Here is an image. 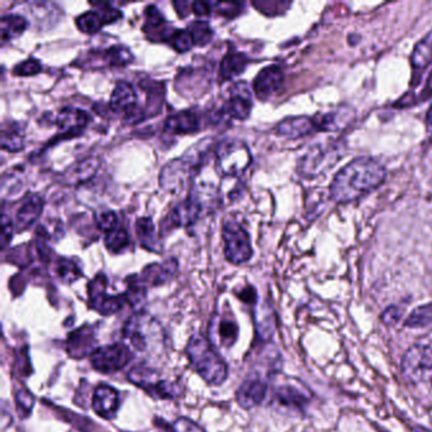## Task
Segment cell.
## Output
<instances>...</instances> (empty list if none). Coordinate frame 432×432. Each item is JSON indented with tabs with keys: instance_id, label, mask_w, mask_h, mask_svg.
I'll use <instances>...</instances> for the list:
<instances>
[{
	"instance_id": "6da1fadb",
	"label": "cell",
	"mask_w": 432,
	"mask_h": 432,
	"mask_svg": "<svg viewBox=\"0 0 432 432\" xmlns=\"http://www.w3.org/2000/svg\"><path fill=\"white\" fill-rule=\"evenodd\" d=\"M386 168L372 157H358L345 165L330 187V196L336 203H349L373 191L384 183Z\"/></svg>"
},
{
	"instance_id": "7a4b0ae2",
	"label": "cell",
	"mask_w": 432,
	"mask_h": 432,
	"mask_svg": "<svg viewBox=\"0 0 432 432\" xmlns=\"http://www.w3.org/2000/svg\"><path fill=\"white\" fill-rule=\"evenodd\" d=\"M190 365L208 384L220 386L227 378L229 369L215 345L202 335H194L187 345Z\"/></svg>"
},
{
	"instance_id": "3957f363",
	"label": "cell",
	"mask_w": 432,
	"mask_h": 432,
	"mask_svg": "<svg viewBox=\"0 0 432 432\" xmlns=\"http://www.w3.org/2000/svg\"><path fill=\"white\" fill-rule=\"evenodd\" d=\"M123 337L136 353L158 355L164 349V331L158 322L144 311L136 312L123 328Z\"/></svg>"
},
{
	"instance_id": "277c9868",
	"label": "cell",
	"mask_w": 432,
	"mask_h": 432,
	"mask_svg": "<svg viewBox=\"0 0 432 432\" xmlns=\"http://www.w3.org/2000/svg\"><path fill=\"white\" fill-rule=\"evenodd\" d=\"M342 156L344 149L339 141L314 144L301 157L298 163V174L307 179L318 177L332 169Z\"/></svg>"
},
{
	"instance_id": "5b68a950",
	"label": "cell",
	"mask_w": 432,
	"mask_h": 432,
	"mask_svg": "<svg viewBox=\"0 0 432 432\" xmlns=\"http://www.w3.org/2000/svg\"><path fill=\"white\" fill-rule=\"evenodd\" d=\"M400 370L403 378L413 386H432V347H410L402 359Z\"/></svg>"
},
{
	"instance_id": "8992f818",
	"label": "cell",
	"mask_w": 432,
	"mask_h": 432,
	"mask_svg": "<svg viewBox=\"0 0 432 432\" xmlns=\"http://www.w3.org/2000/svg\"><path fill=\"white\" fill-rule=\"evenodd\" d=\"M128 378L133 384L142 388L155 400H173L177 398L180 393L177 383L165 379L161 374L144 364H138L132 367Z\"/></svg>"
},
{
	"instance_id": "52a82bcc",
	"label": "cell",
	"mask_w": 432,
	"mask_h": 432,
	"mask_svg": "<svg viewBox=\"0 0 432 432\" xmlns=\"http://www.w3.org/2000/svg\"><path fill=\"white\" fill-rule=\"evenodd\" d=\"M251 164V154L246 144L229 140L218 144L216 150V168L223 177H240Z\"/></svg>"
},
{
	"instance_id": "ba28073f",
	"label": "cell",
	"mask_w": 432,
	"mask_h": 432,
	"mask_svg": "<svg viewBox=\"0 0 432 432\" xmlns=\"http://www.w3.org/2000/svg\"><path fill=\"white\" fill-rule=\"evenodd\" d=\"M222 238L224 243V256L232 264H243L252 257L254 250L251 246L248 231L241 223L234 218H229L223 222Z\"/></svg>"
},
{
	"instance_id": "9c48e42d",
	"label": "cell",
	"mask_w": 432,
	"mask_h": 432,
	"mask_svg": "<svg viewBox=\"0 0 432 432\" xmlns=\"http://www.w3.org/2000/svg\"><path fill=\"white\" fill-rule=\"evenodd\" d=\"M252 92L246 81H237L231 86L229 93V99L223 104L222 109L220 111V118L223 119H236V121H245L248 119L252 109Z\"/></svg>"
},
{
	"instance_id": "30bf717a",
	"label": "cell",
	"mask_w": 432,
	"mask_h": 432,
	"mask_svg": "<svg viewBox=\"0 0 432 432\" xmlns=\"http://www.w3.org/2000/svg\"><path fill=\"white\" fill-rule=\"evenodd\" d=\"M90 358L95 370L108 374L123 369L133 359V353L125 344H113L99 347Z\"/></svg>"
},
{
	"instance_id": "8fae6325",
	"label": "cell",
	"mask_w": 432,
	"mask_h": 432,
	"mask_svg": "<svg viewBox=\"0 0 432 432\" xmlns=\"http://www.w3.org/2000/svg\"><path fill=\"white\" fill-rule=\"evenodd\" d=\"M196 169L198 168L189 158L185 156L175 158L163 168L160 173V185L168 193L179 194L193 177Z\"/></svg>"
},
{
	"instance_id": "7c38bea8",
	"label": "cell",
	"mask_w": 432,
	"mask_h": 432,
	"mask_svg": "<svg viewBox=\"0 0 432 432\" xmlns=\"http://www.w3.org/2000/svg\"><path fill=\"white\" fill-rule=\"evenodd\" d=\"M89 302L95 311L103 316H111L117 313L119 309L123 308L125 297L123 295H107V278L99 274L89 284Z\"/></svg>"
},
{
	"instance_id": "4fadbf2b",
	"label": "cell",
	"mask_w": 432,
	"mask_h": 432,
	"mask_svg": "<svg viewBox=\"0 0 432 432\" xmlns=\"http://www.w3.org/2000/svg\"><path fill=\"white\" fill-rule=\"evenodd\" d=\"M284 84V74L278 65L266 66L256 75L254 80V93L256 98L268 100L282 89Z\"/></svg>"
},
{
	"instance_id": "5bb4252c",
	"label": "cell",
	"mask_w": 432,
	"mask_h": 432,
	"mask_svg": "<svg viewBox=\"0 0 432 432\" xmlns=\"http://www.w3.org/2000/svg\"><path fill=\"white\" fill-rule=\"evenodd\" d=\"M89 121L90 116L86 111L74 107H66L56 118V126L59 127V132L62 136L74 137L83 133Z\"/></svg>"
},
{
	"instance_id": "9a60e30c",
	"label": "cell",
	"mask_w": 432,
	"mask_h": 432,
	"mask_svg": "<svg viewBox=\"0 0 432 432\" xmlns=\"http://www.w3.org/2000/svg\"><path fill=\"white\" fill-rule=\"evenodd\" d=\"M95 346H97V339L90 328H79L69 335L66 341L67 353L74 359H80L86 358L88 355H92L97 350Z\"/></svg>"
},
{
	"instance_id": "2e32d148",
	"label": "cell",
	"mask_w": 432,
	"mask_h": 432,
	"mask_svg": "<svg viewBox=\"0 0 432 432\" xmlns=\"http://www.w3.org/2000/svg\"><path fill=\"white\" fill-rule=\"evenodd\" d=\"M203 204L196 198L189 196L182 203L177 204L169 216L170 226L173 229L177 227H189L193 226L201 217L203 210Z\"/></svg>"
},
{
	"instance_id": "e0dca14e",
	"label": "cell",
	"mask_w": 432,
	"mask_h": 432,
	"mask_svg": "<svg viewBox=\"0 0 432 432\" xmlns=\"http://www.w3.org/2000/svg\"><path fill=\"white\" fill-rule=\"evenodd\" d=\"M121 406L119 393L107 384L99 386L93 396V408L103 419H111L116 416Z\"/></svg>"
},
{
	"instance_id": "ac0fdd59",
	"label": "cell",
	"mask_w": 432,
	"mask_h": 432,
	"mask_svg": "<svg viewBox=\"0 0 432 432\" xmlns=\"http://www.w3.org/2000/svg\"><path fill=\"white\" fill-rule=\"evenodd\" d=\"M268 391V384L265 380L260 378H249L243 380V384L237 391V400L240 406L250 410L252 407L259 406L262 403Z\"/></svg>"
},
{
	"instance_id": "d6986e66",
	"label": "cell",
	"mask_w": 432,
	"mask_h": 432,
	"mask_svg": "<svg viewBox=\"0 0 432 432\" xmlns=\"http://www.w3.org/2000/svg\"><path fill=\"white\" fill-rule=\"evenodd\" d=\"M317 130L316 121L306 116H295L283 119L276 127V133L279 136L289 140L304 137Z\"/></svg>"
},
{
	"instance_id": "ffe728a7",
	"label": "cell",
	"mask_w": 432,
	"mask_h": 432,
	"mask_svg": "<svg viewBox=\"0 0 432 432\" xmlns=\"http://www.w3.org/2000/svg\"><path fill=\"white\" fill-rule=\"evenodd\" d=\"M43 210V199L39 194L27 196L20 210L15 215V227L17 231H26L39 220Z\"/></svg>"
},
{
	"instance_id": "44dd1931",
	"label": "cell",
	"mask_w": 432,
	"mask_h": 432,
	"mask_svg": "<svg viewBox=\"0 0 432 432\" xmlns=\"http://www.w3.org/2000/svg\"><path fill=\"white\" fill-rule=\"evenodd\" d=\"M111 108L118 113H125L126 116L131 114L137 107V95L133 86L126 81H119L114 86L111 97Z\"/></svg>"
},
{
	"instance_id": "7402d4cb",
	"label": "cell",
	"mask_w": 432,
	"mask_h": 432,
	"mask_svg": "<svg viewBox=\"0 0 432 432\" xmlns=\"http://www.w3.org/2000/svg\"><path fill=\"white\" fill-rule=\"evenodd\" d=\"M201 122L199 116L196 112L183 111L177 114H173L165 121L164 130L170 135H182V133H193L199 130Z\"/></svg>"
},
{
	"instance_id": "603a6c76",
	"label": "cell",
	"mask_w": 432,
	"mask_h": 432,
	"mask_svg": "<svg viewBox=\"0 0 432 432\" xmlns=\"http://www.w3.org/2000/svg\"><path fill=\"white\" fill-rule=\"evenodd\" d=\"M100 166V161L97 157H86L84 160L72 165L64 174V182L69 185H79L86 183L92 179Z\"/></svg>"
},
{
	"instance_id": "cb8c5ba5",
	"label": "cell",
	"mask_w": 432,
	"mask_h": 432,
	"mask_svg": "<svg viewBox=\"0 0 432 432\" xmlns=\"http://www.w3.org/2000/svg\"><path fill=\"white\" fill-rule=\"evenodd\" d=\"M353 109L349 107H344L337 111L330 112L328 114H323L316 121L317 130L326 132L341 131L346 126L351 123L353 118Z\"/></svg>"
},
{
	"instance_id": "d4e9b609",
	"label": "cell",
	"mask_w": 432,
	"mask_h": 432,
	"mask_svg": "<svg viewBox=\"0 0 432 432\" xmlns=\"http://www.w3.org/2000/svg\"><path fill=\"white\" fill-rule=\"evenodd\" d=\"M177 264L175 260L164 262V264H152L144 269L141 275V281L154 287L161 285L168 282L177 271Z\"/></svg>"
},
{
	"instance_id": "484cf974",
	"label": "cell",
	"mask_w": 432,
	"mask_h": 432,
	"mask_svg": "<svg viewBox=\"0 0 432 432\" xmlns=\"http://www.w3.org/2000/svg\"><path fill=\"white\" fill-rule=\"evenodd\" d=\"M215 326V334L218 339V345L222 347L232 346L238 337V326L236 322L235 317L229 314H222L218 320L213 323Z\"/></svg>"
},
{
	"instance_id": "4316f807",
	"label": "cell",
	"mask_w": 432,
	"mask_h": 432,
	"mask_svg": "<svg viewBox=\"0 0 432 432\" xmlns=\"http://www.w3.org/2000/svg\"><path fill=\"white\" fill-rule=\"evenodd\" d=\"M243 193V184L238 177H223L217 189V202L221 205H229L240 199Z\"/></svg>"
},
{
	"instance_id": "83f0119b",
	"label": "cell",
	"mask_w": 432,
	"mask_h": 432,
	"mask_svg": "<svg viewBox=\"0 0 432 432\" xmlns=\"http://www.w3.org/2000/svg\"><path fill=\"white\" fill-rule=\"evenodd\" d=\"M275 400L288 410L302 411L309 400L306 394L299 392L293 386H283L275 392Z\"/></svg>"
},
{
	"instance_id": "f1b7e54d",
	"label": "cell",
	"mask_w": 432,
	"mask_h": 432,
	"mask_svg": "<svg viewBox=\"0 0 432 432\" xmlns=\"http://www.w3.org/2000/svg\"><path fill=\"white\" fill-rule=\"evenodd\" d=\"M1 149L9 152H17L25 147V132L18 123L4 125L1 131Z\"/></svg>"
},
{
	"instance_id": "f546056e",
	"label": "cell",
	"mask_w": 432,
	"mask_h": 432,
	"mask_svg": "<svg viewBox=\"0 0 432 432\" xmlns=\"http://www.w3.org/2000/svg\"><path fill=\"white\" fill-rule=\"evenodd\" d=\"M26 18L20 14H7L1 18L0 22V31H1V41L6 43L7 41L20 37L22 33L26 31Z\"/></svg>"
},
{
	"instance_id": "4dcf8cb0",
	"label": "cell",
	"mask_w": 432,
	"mask_h": 432,
	"mask_svg": "<svg viewBox=\"0 0 432 432\" xmlns=\"http://www.w3.org/2000/svg\"><path fill=\"white\" fill-rule=\"evenodd\" d=\"M248 62L249 60L243 53H234L226 55L221 62V69H220L221 78L224 81H227V80H232L236 76H238L246 69Z\"/></svg>"
},
{
	"instance_id": "1f68e13d",
	"label": "cell",
	"mask_w": 432,
	"mask_h": 432,
	"mask_svg": "<svg viewBox=\"0 0 432 432\" xmlns=\"http://www.w3.org/2000/svg\"><path fill=\"white\" fill-rule=\"evenodd\" d=\"M127 283V289L123 295L126 302L130 303V306L137 312H141L146 302V285L141 279H138V276H130Z\"/></svg>"
},
{
	"instance_id": "d6a6232c",
	"label": "cell",
	"mask_w": 432,
	"mask_h": 432,
	"mask_svg": "<svg viewBox=\"0 0 432 432\" xmlns=\"http://www.w3.org/2000/svg\"><path fill=\"white\" fill-rule=\"evenodd\" d=\"M412 66L417 70H424L432 62V31L421 39L413 50L411 56Z\"/></svg>"
},
{
	"instance_id": "836d02e7",
	"label": "cell",
	"mask_w": 432,
	"mask_h": 432,
	"mask_svg": "<svg viewBox=\"0 0 432 432\" xmlns=\"http://www.w3.org/2000/svg\"><path fill=\"white\" fill-rule=\"evenodd\" d=\"M136 232L138 240L146 249L156 251V236H155V226L152 220L149 217H141L136 221Z\"/></svg>"
},
{
	"instance_id": "e575fe53",
	"label": "cell",
	"mask_w": 432,
	"mask_h": 432,
	"mask_svg": "<svg viewBox=\"0 0 432 432\" xmlns=\"http://www.w3.org/2000/svg\"><path fill=\"white\" fill-rule=\"evenodd\" d=\"M130 236L127 234V231L123 229H113L111 232L105 234L104 245L108 251H111L112 254H121L122 251H125L130 246Z\"/></svg>"
},
{
	"instance_id": "d590c367",
	"label": "cell",
	"mask_w": 432,
	"mask_h": 432,
	"mask_svg": "<svg viewBox=\"0 0 432 432\" xmlns=\"http://www.w3.org/2000/svg\"><path fill=\"white\" fill-rule=\"evenodd\" d=\"M188 32L190 33L194 46H205L213 39V29L210 25L204 20H194L188 26Z\"/></svg>"
},
{
	"instance_id": "8d00e7d4",
	"label": "cell",
	"mask_w": 432,
	"mask_h": 432,
	"mask_svg": "<svg viewBox=\"0 0 432 432\" xmlns=\"http://www.w3.org/2000/svg\"><path fill=\"white\" fill-rule=\"evenodd\" d=\"M104 59L107 64L111 65L112 67H123V66L131 64L133 55L130 51V48L122 46V45H116V46L109 47L105 51Z\"/></svg>"
},
{
	"instance_id": "74e56055",
	"label": "cell",
	"mask_w": 432,
	"mask_h": 432,
	"mask_svg": "<svg viewBox=\"0 0 432 432\" xmlns=\"http://www.w3.org/2000/svg\"><path fill=\"white\" fill-rule=\"evenodd\" d=\"M55 271H56V275H58L60 281H62L64 283L76 282L79 278L83 275L81 274V269L79 268L78 264L72 262V259H66V257L59 259Z\"/></svg>"
},
{
	"instance_id": "f35d334b",
	"label": "cell",
	"mask_w": 432,
	"mask_h": 432,
	"mask_svg": "<svg viewBox=\"0 0 432 432\" xmlns=\"http://www.w3.org/2000/svg\"><path fill=\"white\" fill-rule=\"evenodd\" d=\"M432 325V303L416 308L405 322L406 328H427Z\"/></svg>"
},
{
	"instance_id": "ab89813d",
	"label": "cell",
	"mask_w": 432,
	"mask_h": 432,
	"mask_svg": "<svg viewBox=\"0 0 432 432\" xmlns=\"http://www.w3.org/2000/svg\"><path fill=\"white\" fill-rule=\"evenodd\" d=\"M76 26L79 29L86 34H94L99 32L102 29V27L104 26L103 20L100 18L98 12H86L81 14L76 20Z\"/></svg>"
},
{
	"instance_id": "60d3db41",
	"label": "cell",
	"mask_w": 432,
	"mask_h": 432,
	"mask_svg": "<svg viewBox=\"0 0 432 432\" xmlns=\"http://www.w3.org/2000/svg\"><path fill=\"white\" fill-rule=\"evenodd\" d=\"M166 39L171 41V46L174 47V50L177 53H188L191 50V47L194 46V42L188 29H177L171 32Z\"/></svg>"
},
{
	"instance_id": "b9f144b4",
	"label": "cell",
	"mask_w": 432,
	"mask_h": 432,
	"mask_svg": "<svg viewBox=\"0 0 432 432\" xmlns=\"http://www.w3.org/2000/svg\"><path fill=\"white\" fill-rule=\"evenodd\" d=\"M15 405H17L18 414L22 419H25L32 411L34 398H33L32 394L27 391L26 388H22L15 393Z\"/></svg>"
},
{
	"instance_id": "7bdbcfd3",
	"label": "cell",
	"mask_w": 432,
	"mask_h": 432,
	"mask_svg": "<svg viewBox=\"0 0 432 432\" xmlns=\"http://www.w3.org/2000/svg\"><path fill=\"white\" fill-rule=\"evenodd\" d=\"M95 222H97L99 229H102L105 234L118 229V217L113 210L99 212L98 215L95 216Z\"/></svg>"
},
{
	"instance_id": "ee69618b",
	"label": "cell",
	"mask_w": 432,
	"mask_h": 432,
	"mask_svg": "<svg viewBox=\"0 0 432 432\" xmlns=\"http://www.w3.org/2000/svg\"><path fill=\"white\" fill-rule=\"evenodd\" d=\"M146 15V25H144V32H149L150 29H157L164 26V15L160 13V11L155 6H149L144 9Z\"/></svg>"
},
{
	"instance_id": "f6af8a7d",
	"label": "cell",
	"mask_w": 432,
	"mask_h": 432,
	"mask_svg": "<svg viewBox=\"0 0 432 432\" xmlns=\"http://www.w3.org/2000/svg\"><path fill=\"white\" fill-rule=\"evenodd\" d=\"M212 4V9L217 12L218 14H221L223 17H227V18H234L236 15L241 13L243 11V3H229V1H216V3H210Z\"/></svg>"
},
{
	"instance_id": "bcb514c9",
	"label": "cell",
	"mask_w": 432,
	"mask_h": 432,
	"mask_svg": "<svg viewBox=\"0 0 432 432\" xmlns=\"http://www.w3.org/2000/svg\"><path fill=\"white\" fill-rule=\"evenodd\" d=\"M42 70V66L39 64L37 60L29 59L26 60L25 62H22L20 65L14 67L13 74L17 76H33L37 75Z\"/></svg>"
},
{
	"instance_id": "7dc6e473",
	"label": "cell",
	"mask_w": 432,
	"mask_h": 432,
	"mask_svg": "<svg viewBox=\"0 0 432 432\" xmlns=\"http://www.w3.org/2000/svg\"><path fill=\"white\" fill-rule=\"evenodd\" d=\"M98 13L104 25H112V23H116L117 20L122 18V13H121L118 9H116V8H113L112 6H109V4H103Z\"/></svg>"
},
{
	"instance_id": "c3c4849f",
	"label": "cell",
	"mask_w": 432,
	"mask_h": 432,
	"mask_svg": "<svg viewBox=\"0 0 432 432\" xmlns=\"http://www.w3.org/2000/svg\"><path fill=\"white\" fill-rule=\"evenodd\" d=\"M13 237V223L7 215L1 217V249H6Z\"/></svg>"
},
{
	"instance_id": "681fc988",
	"label": "cell",
	"mask_w": 432,
	"mask_h": 432,
	"mask_svg": "<svg viewBox=\"0 0 432 432\" xmlns=\"http://www.w3.org/2000/svg\"><path fill=\"white\" fill-rule=\"evenodd\" d=\"M173 431L174 432H205L203 428L199 425H196V422L190 421L189 419L180 417L177 419L174 425H173Z\"/></svg>"
},
{
	"instance_id": "f907efd6",
	"label": "cell",
	"mask_w": 432,
	"mask_h": 432,
	"mask_svg": "<svg viewBox=\"0 0 432 432\" xmlns=\"http://www.w3.org/2000/svg\"><path fill=\"white\" fill-rule=\"evenodd\" d=\"M402 314H403V309L398 306L388 307L384 311V313L382 314V321L384 322L386 326H393L400 321Z\"/></svg>"
},
{
	"instance_id": "816d5d0a",
	"label": "cell",
	"mask_w": 432,
	"mask_h": 432,
	"mask_svg": "<svg viewBox=\"0 0 432 432\" xmlns=\"http://www.w3.org/2000/svg\"><path fill=\"white\" fill-rule=\"evenodd\" d=\"M191 9H193V12H194L196 15H201V17L210 15V12L213 11L210 3H203V1H194V3L191 4Z\"/></svg>"
},
{
	"instance_id": "f5cc1de1",
	"label": "cell",
	"mask_w": 432,
	"mask_h": 432,
	"mask_svg": "<svg viewBox=\"0 0 432 432\" xmlns=\"http://www.w3.org/2000/svg\"><path fill=\"white\" fill-rule=\"evenodd\" d=\"M240 298H241V301L254 302L256 298L255 290L252 288L245 289L243 295H240Z\"/></svg>"
},
{
	"instance_id": "db71d44e",
	"label": "cell",
	"mask_w": 432,
	"mask_h": 432,
	"mask_svg": "<svg viewBox=\"0 0 432 432\" xmlns=\"http://www.w3.org/2000/svg\"><path fill=\"white\" fill-rule=\"evenodd\" d=\"M426 125H427V128L432 131V105L428 108L427 116H426Z\"/></svg>"
},
{
	"instance_id": "11a10c76",
	"label": "cell",
	"mask_w": 432,
	"mask_h": 432,
	"mask_svg": "<svg viewBox=\"0 0 432 432\" xmlns=\"http://www.w3.org/2000/svg\"><path fill=\"white\" fill-rule=\"evenodd\" d=\"M426 90H432V74L430 75V78H428V81H427V86H426Z\"/></svg>"
},
{
	"instance_id": "9f6ffc18",
	"label": "cell",
	"mask_w": 432,
	"mask_h": 432,
	"mask_svg": "<svg viewBox=\"0 0 432 432\" xmlns=\"http://www.w3.org/2000/svg\"><path fill=\"white\" fill-rule=\"evenodd\" d=\"M414 432H428V431H427V430H425V428H419L417 431H414Z\"/></svg>"
}]
</instances>
